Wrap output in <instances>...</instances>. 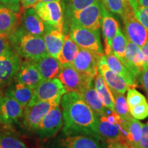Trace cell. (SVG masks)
Listing matches in <instances>:
<instances>
[{
  "mask_svg": "<svg viewBox=\"0 0 148 148\" xmlns=\"http://www.w3.org/2000/svg\"><path fill=\"white\" fill-rule=\"evenodd\" d=\"M133 1V0H129V3L130 2V1Z\"/></svg>",
  "mask_w": 148,
  "mask_h": 148,
  "instance_id": "48",
  "label": "cell"
},
{
  "mask_svg": "<svg viewBox=\"0 0 148 148\" xmlns=\"http://www.w3.org/2000/svg\"><path fill=\"white\" fill-rule=\"evenodd\" d=\"M136 148H148V123L143 125L142 136Z\"/></svg>",
  "mask_w": 148,
  "mask_h": 148,
  "instance_id": "40",
  "label": "cell"
},
{
  "mask_svg": "<svg viewBox=\"0 0 148 148\" xmlns=\"http://www.w3.org/2000/svg\"><path fill=\"white\" fill-rule=\"evenodd\" d=\"M134 10V14L142 25L148 32V8L139 5L136 3L130 5Z\"/></svg>",
  "mask_w": 148,
  "mask_h": 148,
  "instance_id": "36",
  "label": "cell"
},
{
  "mask_svg": "<svg viewBox=\"0 0 148 148\" xmlns=\"http://www.w3.org/2000/svg\"><path fill=\"white\" fill-rule=\"evenodd\" d=\"M142 56H143V60L144 66H148V40L144 45L140 47Z\"/></svg>",
  "mask_w": 148,
  "mask_h": 148,
  "instance_id": "43",
  "label": "cell"
},
{
  "mask_svg": "<svg viewBox=\"0 0 148 148\" xmlns=\"http://www.w3.org/2000/svg\"><path fill=\"white\" fill-rule=\"evenodd\" d=\"M113 96L114 103V111L123 121H127L132 117L130 112L129 107L127 103V99L124 94L121 93L115 90H111Z\"/></svg>",
  "mask_w": 148,
  "mask_h": 148,
  "instance_id": "30",
  "label": "cell"
},
{
  "mask_svg": "<svg viewBox=\"0 0 148 148\" xmlns=\"http://www.w3.org/2000/svg\"><path fill=\"white\" fill-rule=\"evenodd\" d=\"M0 145L2 148H27L19 138L5 131H0Z\"/></svg>",
  "mask_w": 148,
  "mask_h": 148,
  "instance_id": "32",
  "label": "cell"
},
{
  "mask_svg": "<svg viewBox=\"0 0 148 148\" xmlns=\"http://www.w3.org/2000/svg\"><path fill=\"white\" fill-rule=\"evenodd\" d=\"M79 47L71 39L69 34L64 35V43L58 59L61 65H70L73 64L79 52Z\"/></svg>",
  "mask_w": 148,
  "mask_h": 148,
  "instance_id": "28",
  "label": "cell"
},
{
  "mask_svg": "<svg viewBox=\"0 0 148 148\" xmlns=\"http://www.w3.org/2000/svg\"><path fill=\"white\" fill-rule=\"evenodd\" d=\"M60 104L64 134L88 135L100 139L97 133V114L77 92H66L61 98Z\"/></svg>",
  "mask_w": 148,
  "mask_h": 148,
  "instance_id": "1",
  "label": "cell"
},
{
  "mask_svg": "<svg viewBox=\"0 0 148 148\" xmlns=\"http://www.w3.org/2000/svg\"><path fill=\"white\" fill-rule=\"evenodd\" d=\"M56 148H108L106 142L92 136L67 135L61 138Z\"/></svg>",
  "mask_w": 148,
  "mask_h": 148,
  "instance_id": "12",
  "label": "cell"
},
{
  "mask_svg": "<svg viewBox=\"0 0 148 148\" xmlns=\"http://www.w3.org/2000/svg\"><path fill=\"white\" fill-rule=\"evenodd\" d=\"M23 106L14 99L8 96L0 99V123L11 124L17 121L23 115Z\"/></svg>",
  "mask_w": 148,
  "mask_h": 148,
  "instance_id": "13",
  "label": "cell"
},
{
  "mask_svg": "<svg viewBox=\"0 0 148 148\" xmlns=\"http://www.w3.org/2000/svg\"><path fill=\"white\" fill-rule=\"evenodd\" d=\"M106 56L109 68L116 74L119 75L125 81L130 88H135L138 86L137 77L134 76V74L122 63L113 53L111 52L108 55Z\"/></svg>",
  "mask_w": 148,
  "mask_h": 148,
  "instance_id": "20",
  "label": "cell"
},
{
  "mask_svg": "<svg viewBox=\"0 0 148 148\" xmlns=\"http://www.w3.org/2000/svg\"><path fill=\"white\" fill-rule=\"evenodd\" d=\"M13 53L11 49L8 34H0V56H7Z\"/></svg>",
  "mask_w": 148,
  "mask_h": 148,
  "instance_id": "38",
  "label": "cell"
},
{
  "mask_svg": "<svg viewBox=\"0 0 148 148\" xmlns=\"http://www.w3.org/2000/svg\"><path fill=\"white\" fill-rule=\"evenodd\" d=\"M42 1H60V0H40Z\"/></svg>",
  "mask_w": 148,
  "mask_h": 148,
  "instance_id": "46",
  "label": "cell"
},
{
  "mask_svg": "<svg viewBox=\"0 0 148 148\" xmlns=\"http://www.w3.org/2000/svg\"><path fill=\"white\" fill-rule=\"evenodd\" d=\"M101 27L103 39H104V53L108 55L112 52V41L118 30L120 29L119 24L115 18L112 15L105 7L104 4L102 8V20Z\"/></svg>",
  "mask_w": 148,
  "mask_h": 148,
  "instance_id": "16",
  "label": "cell"
},
{
  "mask_svg": "<svg viewBox=\"0 0 148 148\" xmlns=\"http://www.w3.org/2000/svg\"><path fill=\"white\" fill-rule=\"evenodd\" d=\"M108 148H132L126 142L123 140H118V141H112L106 143Z\"/></svg>",
  "mask_w": 148,
  "mask_h": 148,
  "instance_id": "42",
  "label": "cell"
},
{
  "mask_svg": "<svg viewBox=\"0 0 148 148\" xmlns=\"http://www.w3.org/2000/svg\"><path fill=\"white\" fill-rule=\"evenodd\" d=\"M18 51L23 57L34 62L48 54L43 36L29 33L19 38Z\"/></svg>",
  "mask_w": 148,
  "mask_h": 148,
  "instance_id": "4",
  "label": "cell"
},
{
  "mask_svg": "<svg viewBox=\"0 0 148 148\" xmlns=\"http://www.w3.org/2000/svg\"><path fill=\"white\" fill-rule=\"evenodd\" d=\"M104 1V0H102V1Z\"/></svg>",
  "mask_w": 148,
  "mask_h": 148,
  "instance_id": "51",
  "label": "cell"
},
{
  "mask_svg": "<svg viewBox=\"0 0 148 148\" xmlns=\"http://www.w3.org/2000/svg\"><path fill=\"white\" fill-rule=\"evenodd\" d=\"M33 8L45 25L63 29V10L60 1H39Z\"/></svg>",
  "mask_w": 148,
  "mask_h": 148,
  "instance_id": "6",
  "label": "cell"
},
{
  "mask_svg": "<svg viewBox=\"0 0 148 148\" xmlns=\"http://www.w3.org/2000/svg\"><path fill=\"white\" fill-rule=\"evenodd\" d=\"M106 8L110 12L121 15L130 5L129 0H104Z\"/></svg>",
  "mask_w": 148,
  "mask_h": 148,
  "instance_id": "34",
  "label": "cell"
},
{
  "mask_svg": "<svg viewBox=\"0 0 148 148\" xmlns=\"http://www.w3.org/2000/svg\"><path fill=\"white\" fill-rule=\"evenodd\" d=\"M94 86L104 106L110 110L114 111V103L112 92L99 73L94 79Z\"/></svg>",
  "mask_w": 148,
  "mask_h": 148,
  "instance_id": "29",
  "label": "cell"
},
{
  "mask_svg": "<svg viewBox=\"0 0 148 148\" xmlns=\"http://www.w3.org/2000/svg\"><path fill=\"white\" fill-rule=\"evenodd\" d=\"M127 39L142 47L148 40V32L135 16L130 5L121 14Z\"/></svg>",
  "mask_w": 148,
  "mask_h": 148,
  "instance_id": "7",
  "label": "cell"
},
{
  "mask_svg": "<svg viewBox=\"0 0 148 148\" xmlns=\"http://www.w3.org/2000/svg\"><path fill=\"white\" fill-rule=\"evenodd\" d=\"M61 99L38 101L27 105L24 109L23 123L30 130H38L40 122L51 109L58 106Z\"/></svg>",
  "mask_w": 148,
  "mask_h": 148,
  "instance_id": "5",
  "label": "cell"
},
{
  "mask_svg": "<svg viewBox=\"0 0 148 148\" xmlns=\"http://www.w3.org/2000/svg\"><path fill=\"white\" fill-rule=\"evenodd\" d=\"M127 40L128 39L121 29H119L112 41V52L119 59L121 62L125 60Z\"/></svg>",
  "mask_w": 148,
  "mask_h": 148,
  "instance_id": "31",
  "label": "cell"
},
{
  "mask_svg": "<svg viewBox=\"0 0 148 148\" xmlns=\"http://www.w3.org/2000/svg\"><path fill=\"white\" fill-rule=\"evenodd\" d=\"M1 6H2V5H1V3H0V8H1Z\"/></svg>",
  "mask_w": 148,
  "mask_h": 148,
  "instance_id": "49",
  "label": "cell"
},
{
  "mask_svg": "<svg viewBox=\"0 0 148 148\" xmlns=\"http://www.w3.org/2000/svg\"><path fill=\"white\" fill-rule=\"evenodd\" d=\"M130 112L132 117L136 119H145L148 116V103H141L130 109Z\"/></svg>",
  "mask_w": 148,
  "mask_h": 148,
  "instance_id": "37",
  "label": "cell"
},
{
  "mask_svg": "<svg viewBox=\"0 0 148 148\" xmlns=\"http://www.w3.org/2000/svg\"><path fill=\"white\" fill-rule=\"evenodd\" d=\"M78 94L82 97L85 103L97 115H100V114L105 115L106 114L108 108L104 106L103 101L98 95L95 88V86H94V82L90 83L87 87L85 88L82 91L79 92Z\"/></svg>",
  "mask_w": 148,
  "mask_h": 148,
  "instance_id": "24",
  "label": "cell"
},
{
  "mask_svg": "<svg viewBox=\"0 0 148 148\" xmlns=\"http://www.w3.org/2000/svg\"><path fill=\"white\" fill-rule=\"evenodd\" d=\"M121 121L124 128L123 140L132 148H136L141 138L143 124L134 117L127 121L121 119Z\"/></svg>",
  "mask_w": 148,
  "mask_h": 148,
  "instance_id": "22",
  "label": "cell"
},
{
  "mask_svg": "<svg viewBox=\"0 0 148 148\" xmlns=\"http://www.w3.org/2000/svg\"><path fill=\"white\" fill-rule=\"evenodd\" d=\"M42 80H47L58 77L61 64L57 58L47 54L35 61Z\"/></svg>",
  "mask_w": 148,
  "mask_h": 148,
  "instance_id": "23",
  "label": "cell"
},
{
  "mask_svg": "<svg viewBox=\"0 0 148 148\" xmlns=\"http://www.w3.org/2000/svg\"><path fill=\"white\" fill-rule=\"evenodd\" d=\"M23 23L27 33L38 36H42L44 34L45 23L36 14L33 7L26 9L23 17Z\"/></svg>",
  "mask_w": 148,
  "mask_h": 148,
  "instance_id": "26",
  "label": "cell"
},
{
  "mask_svg": "<svg viewBox=\"0 0 148 148\" xmlns=\"http://www.w3.org/2000/svg\"><path fill=\"white\" fill-rule=\"evenodd\" d=\"M34 92V88L22 83L16 82L14 84L11 85L7 89L5 96L14 99L25 108L32 100Z\"/></svg>",
  "mask_w": 148,
  "mask_h": 148,
  "instance_id": "25",
  "label": "cell"
},
{
  "mask_svg": "<svg viewBox=\"0 0 148 148\" xmlns=\"http://www.w3.org/2000/svg\"><path fill=\"white\" fill-rule=\"evenodd\" d=\"M57 78L60 79L66 92H76L77 93L82 91L94 81L79 73L72 64L61 65Z\"/></svg>",
  "mask_w": 148,
  "mask_h": 148,
  "instance_id": "8",
  "label": "cell"
},
{
  "mask_svg": "<svg viewBox=\"0 0 148 148\" xmlns=\"http://www.w3.org/2000/svg\"><path fill=\"white\" fill-rule=\"evenodd\" d=\"M97 116V133L101 140L106 143L123 140L121 133L117 125L109 122L104 114H100Z\"/></svg>",
  "mask_w": 148,
  "mask_h": 148,
  "instance_id": "21",
  "label": "cell"
},
{
  "mask_svg": "<svg viewBox=\"0 0 148 148\" xmlns=\"http://www.w3.org/2000/svg\"><path fill=\"white\" fill-rule=\"evenodd\" d=\"M122 63L138 78L144 67L143 56L139 46L127 40L125 60Z\"/></svg>",
  "mask_w": 148,
  "mask_h": 148,
  "instance_id": "17",
  "label": "cell"
},
{
  "mask_svg": "<svg viewBox=\"0 0 148 148\" xmlns=\"http://www.w3.org/2000/svg\"><path fill=\"white\" fill-rule=\"evenodd\" d=\"M0 148H2V147H1V145H0Z\"/></svg>",
  "mask_w": 148,
  "mask_h": 148,
  "instance_id": "50",
  "label": "cell"
},
{
  "mask_svg": "<svg viewBox=\"0 0 148 148\" xmlns=\"http://www.w3.org/2000/svg\"><path fill=\"white\" fill-rule=\"evenodd\" d=\"M69 34L79 48L88 49L99 54H104L99 29H88L70 24Z\"/></svg>",
  "mask_w": 148,
  "mask_h": 148,
  "instance_id": "2",
  "label": "cell"
},
{
  "mask_svg": "<svg viewBox=\"0 0 148 148\" xmlns=\"http://www.w3.org/2000/svg\"><path fill=\"white\" fill-rule=\"evenodd\" d=\"M126 99L127 105H128L129 107V110L133 108V107L147 102L145 96L143 94L140 93V92H138L137 90L135 89L134 88H129L127 90Z\"/></svg>",
  "mask_w": 148,
  "mask_h": 148,
  "instance_id": "35",
  "label": "cell"
},
{
  "mask_svg": "<svg viewBox=\"0 0 148 148\" xmlns=\"http://www.w3.org/2000/svg\"><path fill=\"white\" fill-rule=\"evenodd\" d=\"M133 3H136V4L148 8V0H133L130 2V5L133 4Z\"/></svg>",
  "mask_w": 148,
  "mask_h": 148,
  "instance_id": "45",
  "label": "cell"
},
{
  "mask_svg": "<svg viewBox=\"0 0 148 148\" xmlns=\"http://www.w3.org/2000/svg\"><path fill=\"white\" fill-rule=\"evenodd\" d=\"M99 0H64V9L67 16L76 11L87 8Z\"/></svg>",
  "mask_w": 148,
  "mask_h": 148,
  "instance_id": "33",
  "label": "cell"
},
{
  "mask_svg": "<svg viewBox=\"0 0 148 148\" xmlns=\"http://www.w3.org/2000/svg\"><path fill=\"white\" fill-rule=\"evenodd\" d=\"M66 90L57 77L47 80H42L36 88L34 95L28 105H32L38 101H49L61 99Z\"/></svg>",
  "mask_w": 148,
  "mask_h": 148,
  "instance_id": "9",
  "label": "cell"
},
{
  "mask_svg": "<svg viewBox=\"0 0 148 148\" xmlns=\"http://www.w3.org/2000/svg\"><path fill=\"white\" fill-rule=\"evenodd\" d=\"M43 38L47 53L54 58H58L64 43L63 29L51 25H45Z\"/></svg>",
  "mask_w": 148,
  "mask_h": 148,
  "instance_id": "18",
  "label": "cell"
},
{
  "mask_svg": "<svg viewBox=\"0 0 148 148\" xmlns=\"http://www.w3.org/2000/svg\"><path fill=\"white\" fill-rule=\"evenodd\" d=\"M20 14L5 6L0 8V34H10L19 22Z\"/></svg>",
  "mask_w": 148,
  "mask_h": 148,
  "instance_id": "27",
  "label": "cell"
},
{
  "mask_svg": "<svg viewBox=\"0 0 148 148\" xmlns=\"http://www.w3.org/2000/svg\"><path fill=\"white\" fill-rule=\"evenodd\" d=\"M0 3L3 6L10 8L16 12H18L20 10V0H0Z\"/></svg>",
  "mask_w": 148,
  "mask_h": 148,
  "instance_id": "39",
  "label": "cell"
},
{
  "mask_svg": "<svg viewBox=\"0 0 148 148\" xmlns=\"http://www.w3.org/2000/svg\"><path fill=\"white\" fill-rule=\"evenodd\" d=\"M15 78L16 82L27 85L34 89L42 80L36 64L32 60L21 63Z\"/></svg>",
  "mask_w": 148,
  "mask_h": 148,
  "instance_id": "19",
  "label": "cell"
},
{
  "mask_svg": "<svg viewBox=\"0 0 148 148\" xmlns=\"http://www.w3.org/2000/svg\"><path fill=\"white\" fill-rule=\"evenodd\" d=\"M98 73L100 74L110 90L124 94L130 88L125 81L109 68L105 54L101 56L99 60Z\"/></svg>",
  "mask_w": 148,
  "mask_h": 148,
  "instance_id": "14",
  "label": "cell"
},
{
  "mask_svg": "<svg viewBox=\"0 0 148 148\" xmlns=\"http://www.w3.org/2000/svg\"><path fill=\"white\" fill-rule=\"evenodd\" d=\"M2 97V96H1V92H0V99H1V98Z\"/></svg>",
  "mask_w": 148,
  "mask_h": 148,
  "instance_id": "47",
  "label": "cell"
},
{
  "mask_svg": "<svg viewBox=\"0 0 148 148\" xmlns=\"http://www.w3.org/2000/svg\"><path fill=\"white\" fill-rule=\"evenodd\" d=\"M40 0H20V2L23 5V8H29L33 7L37 2H38Z\"/></svg>",
  "mask_w": 148,
  "mask_h": 148,
  "instance_id": "44",
  "label": "cell"
},
{
  "mask_svg": "<svg viewBox=\"0 0 148 148\" xmlns=\"http://www.w3.org/2000/svg\"><path fill=\"white\" fill-rule=\"evenodd\" d=\"M141 83L148 96V66H144L141 72Z\"/></svg>",
  "mask_w": 148,
  "mask_h": 148,
  "instance_id": "41",
  "label": "cell"
},
{
  "mask_svg": "<svg viewBox=\"0 0 148 148\" xmlns=\"http://www.w3.org/2000/svg\"><path fill=\"white\" fill-rule=\"evenodd\" d=\"M21 64L20 58L14 53L7 56H0V86L11 84Z\"/></svg>",
  "mask_w": 148,
  "mask_h": 148,
  "instance_id": "15",
  "label": "cell"
},
{
  "mask_svg": "<svg viewBox=\"0 0 148 148\" xmlns=\"http://www.w3.org/2000/svg\"><path fill=\"white\" fill-rule=\"evenodd\" d=\"M103 3L99 0L83 10L76 11L69 15L70 24L91 29H99L102 20Z\"/></svg>",
  "mask_w": 148,
  "mask_h": 148,
  "instance_id": "3",
  "label": "cell"
},
{
  "mask_svg": "<svg viewBox=\"0 0 148 148\" xmlns=\"http://www.w3.org/2000/svg\"><path fill=\"white\" fill-rule=\"evenodd\" d=\"M63 125L62 112L60 106L51 109L40 122L38 133L42 138H51L59 132Z\"/></svg>",
  "mask_w": 148,
  "mask_h": 148,
  "instance_id": "11",
  "label": "cell"
},
{
  "mask_svg": "<svg viewBox=\"0 0 148 148\" xmlns=\"http://www.w3.org/2000/svg\"><path fill=\"white\" fill-rule=\"evenodd\" d=\"M102 55L103 54L79 48V52L72 65L82 75L94 79L98 73V65Z\"/></svg>",
  "mask_w": 148,
  "mask_h": 148,
  "instance_id": "10",
  "label": "cell"
}]
</instances>
